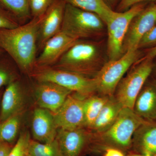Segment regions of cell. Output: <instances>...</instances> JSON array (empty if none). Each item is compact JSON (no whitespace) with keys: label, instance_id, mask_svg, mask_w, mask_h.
Returning a JSON list of instances; mask_svg holds the SVG:
<instances>
[{"label":"cell","instance_id":"32","mask_svg":"<svg viewBox=\"0 0 156 156\" xmlns=\"http://www.w3.org/2000/svg\"><path fill=\"white\" fill-rule=\"evenodd\" d=\"M103 156H126V154L122 151L115 148H108L105 151Z\"/></svg>","mask_w":156,"mask_h":156},{"label":"cell","instance_id":"18","mask_svg":"<svg viewBox=\"0 0 156 156\" xmlns=\"http://www.w3.org/2000/svg\"><path fill=\"white\" fill-rule=\"evenodd\" d=\"M133 111L144 119L156 121V81L151 77L137 95Z\"/></svg>","mask_w":156,"mask_h":156},{"label":"cell","instance_id":"22","mask_svg":"<svg viewBox=\"0 0 156 156\" xmlns=\"http://www.w3.org/2000/svg\"><path fill=\"white\" fill-rule=\"evenodd\" d=\"M22 122V113L0 122V141L12 144L17 141Z\"/></svg>","mask_w":156,"mask_h":156},{"label":"cell","instance_id":"38","mask_svg":"<svg viewBox=\"0 0 156 156\" xmlns=\"http://www.w3.org/2000/svg\"><path fill=\"white\" fill-rule=\"evenodd\" d=\"M1 53H2V50H1V49H0V55H1Z\"/></svg>","mask_w":156,"mask_h":156},{"label":"cell","instance_id":"35","mask_svg":"<svg viewBox=\"0 0 156 156\" xmlns=\"http://www.w3.org/2000/svg\"><path fill=\"white\" fill-rule=\"evenodd\" d=\"M126 156H156V155H152L148 154H140L136 153L132 151H130L128 152L127 154H126Z\"/></svg>","mask_w":156,"mask_h":156},{"label":"cell","instance_id":"24","mask_svg":"<svg viewBox=\"0 0 156 156\" xmlns=\"http://www.w3.org/2000/svg\"><path fill=\"white\" fill-rule=\"evenodd\" d=\"M28 153L34 156H63L56 138L46 143L30 139Z\"/></svg>","mask_w":156,"mask_h":156},{"label":"cell","instance_id":"11","mask_svg":"<svg viewBox=\"0 0 156 156\" xmlns=\"http://www.w3.org/2000/svg\"><path fill=\"white\" fill-rule=\"evenodd\" d=\"M93 132L85 128L72 130L57 129L56 139L63 156L90 155Z\"/></svg>","mask_w":156,"mask_h":156},{"label":"cell","instance_id":"27","mask_svg":"<svg viewBox=\"0 0 156 156\" xmlns=\"http://www.w3.org/2000/svg\"><path fill=\"white\" fill-rule=\"evenodd\" d=\"M20 25L15 17L0 9V29L14 28Z\"/></svg>","mask_w":156,"mask_h":156},{"label":"cell","instance_id":"30","mask_svg":"<svg viewBox=\"0 0 156 156\" xmlns=\"http://www.w3.org/2000/svg\"><path fill=\"white\" fill-rule=\"evenodd\" d=\"M156 0H121L115 11L122 12L127 11L136 4L144 2H155Z\"/></svg>","mask_w":156,"mask_h":156},{"label":"cell","instance_id":"8","mask_svg":"<svg viewBox=\"0 0 156 156\" xmlns=\"http://www.w3.org/2000/svg\"><path fill=\"white\" fill-rule=\"evenodd\" d=\"M148 2L136 4L127 11H115L106 23L107 53L108 60L118 59L123 56V44L132 20L146 7Z\"/></svg>","mask_w":156,"mask_h":156},{"label":"cell","instance_id":"37","mask_svg":"<svg viewBox=\"0 0 156 156\" xmlns=\"http://www.w3.org/2000/svg\"><path fill=\"white\" fill-rule=\"evenodd\" d=\"M26 156H34L33 155H32L31 154L29 153H27V154Z\"/></svg>","mask_w":156,"mask_h":156},{"label":"cell","instance_id":"26","mask_svg":"<svg viewBox=\"0 0 156 156\" xmlns=\"http://www.w3.org/2000/svg\"><path fill=\"white\" fill-rule=\"evenodd\" d=\"M56 0H29L31 15L33 18L42 17Z\"/></svg>","mask_w":156,"mask_h":156},{"label":"cell","instance_id":"31","mask_svg":"<svg viewBox=\"0 0 156 156\" xmlns=\"http://www.w3.org/2000/svg\"><path fill=\"white\" fill-rule=\"evenodd\" d=\"M13 146L8 143L0 141V156H9Z\"/></svg>","mask_w":156,"mask_h":156},{"label":"cell","instance_id":"4","mask_svg":"<svg viewBox=\"0 0 156 156\" xmlns=\"http://www.w3.org/2000/svg\"><path fill=\"white\" fill-rule=\"evenodd\" d=\"M61 30L76 40H99L107 34L106 24L99 16L68 4Z\"/></svg>","mask_w":156,"mask_h":156},{"label":"cell","instance_id":"33","mask_svg":"<svg viewBox=\"0 0 156 156\" xmlns=\"http://www.w3.org/2000/svg\"><path fill=\"white\" fill-rule=\"evenodd\" d=\"M156 57V46L150 48H148L146 52V54L141 59H154Z\"/></svg>","mask_w":156,"mask_h":156},{"label":"cell","instance_id":"15","mask_svg":"<svg viewBox=\"0 0 156 156\" xmlns=\"http://www.w3.org/2000/svg\"><path fill=\"white\" fill-rule=\"evenodd\" d=\"M1 101L0 122L22 113L26 104V98L21 83L16 80L7 86Z\"/></svg>","mask_w":156,"mask_h":156},{"label":"cell","instance_id":"39","mask_svg":"<svg viewBox=\"0 0 156 156\" xmlns=\"http://www.w3.org/2000/svg\"><path fill=\"white\" fill-rule=\"evenodd\" d=\"M1 94H0V101H1Z\"/></svg>","mask_w":156,"mask_h":156},{"label":"cell","instance_id":"19","mask_svg":"<svg viewBox=\"0 0 156 156\" xmlns=\"http://www.w3.org/2000/svg\"><path fill=\"white\" fill-rule=\"evenodd\" d=\"M123 108L114 95L110 96L102 108L91 131L95 133L105 131L115 122Z\"/></svg>","mask_w":156,"mask_h":156},{"label":"cell","instance_id":"9","mask_svg":"<svg viewBox=\"0 0 156 156\" xmlns=\"http://www.w3.org/2000/svg\"><path fill=\"white\" fill-rule=\"evenodd\" d=\"M87 98L76 92L70 94L58 110L53 113L57 129L84 128V104Z\"/></svg>","mask_w":156,"mask_h":156},{"label":"cell","instance_id":"12","mask_svg":"<svg viewBox=\"0 0 156 156\" xmlns=\"http://www.w3.org/2000/svg\"><path fill=\"white\" fill-rule=\"evenodd\" d=\"M73 92L58 84L48 81H37L34 95L38 105L53 113L56 112Z\"/></svg>","mask_w":156,"mask_h":156},{"label":"cell","instance_id":"13","mask_svg":"<svg viewBox=\"0 0 156 156\" xmlns=\"http://www.w3.org/2000/svg\"><path fill=\"white\" fill-rule=\"evenodd\" d=\"M77 41L60 31L45 43L35 68L53 66Z\"/></svg>","mask_w":156,"mask_h":156},{"label":"cell","instance_id":"17","mask_svg":"<svg viewBox=\"0 0 156 156\" xmlns=\"http://www.w3.org/2000/svg\"><path fill=\"white\" fill-rule=\"evenodd\" d=\"M131 151L156 156V121L146 120L136 129L132 137Z\"/></svg>","mask_w":156,"mask_h":156},{"label":"cell","instance_id":"25","mask_svg":"<svg viewBox=\"0 0 156 156\" xmlns=\"http://www.w3.org/2000/svg\"><path fill=\"white\" fill-rule=\"evenodd\" d=\"M31 138L27 131L21 132L8 156H26Z\"/></svg>","mask_w":156,"mask_h":156},{"label":"cell","instance_id":"28","mask_svg":"<svg viewBox=\"0 0 156 156\" xmlns=\"http://www.w3.org/2000/svg\"><path fill=\"white\" fill-rule=\"evenodd\" d=\"M156 46V24L143 37L138 46V49L152 48Z\"/></svg>","mask_w":156,"mask_h":156},{"label":"cell","instance_id":"10","mask_svg":"<svg viewBox=\"0 0 156 156\" xmlns=\"http://www.w3.org/2000/svg\"><path fill=\"white\" fill-rule=\"evenodd\" d=\"M156 24V4L150 2L131 20L123 44V53L138 49L143 37Z\"/></svg>","mask_w":156,"mask_h":156},{"label":"cell","instance_id":"3","mask_svg":"<svg viewBox=\"0 0 156 156\" xmlns=\"http://www.w3.org/2000/svg\"><path fill=\"white\" fill-rule=\"evenodd\" d=\"M146 120L132 109L123 108L109 128L100 133L92 132L90 155H102L108 148L116 149L127 154L131 151L134 132Z\"/></svg>","mask_w":156,"mask_h":156},{"label":"cell","instance_id":"34","mask_svg":"<svg viewBox=\"0 0 156 156\" xmlns=\"http://www.w3.org/2000/svg\"><path fill=\"white\" fill-rule=\"evenodd\" d=\"M107 5L112 9L115 11V8H116L121 0H104Z\"/></svg>","mask_w":156,"mask_h":156},{"label":"cell","instance_id":"21","mask_svg":"<svg viewBox=\"0 0 156 156\" xmlns=\"http://www.w3.org/2000/svg\"><path fill=\"white\" fill-rule=\"evenodd\" d=\"M110 97L97 93L85 99L84 104V128L91 130Z\"/></svg>","mask_w":156,"mask_h":156},{"label":"cell","instance_id":"14","mask_svg":"<svg viewBox=\"0 0 156 156\" xmlns=\"http://www.w3.org/2000/svg\"><path fill=\"white\" fill-rule=\"evenodd\" d=\"M66 3L56 0L42 17L39 26L38 49L41 50L45 43L61 31Z\"/></svg>","mask_w":156,"mask_h":156},{"label":"cell","instance_id":"23","mask_svg":"<svg viewBox=\"0 0 156 156\" xmlns=\"http://www.w3.org/2000/svg\"><path fill=\"white\" fill-rule=\"evenodd\" d=\"M0 3L11 12L20 23L21 22L24 24L30 17L29 0H0Z\"/></svg>","mask_w":156,"mask_h":156},{"label":"cell","instance_id":"1","mask_svg":"<svg viewBox=\"0 0 156 156\" xmlns=\"http://www.w3.org/2000/svg\"><path fill=\"white\" fill-rule=\"evenodd\" d=\"M41 19L33 18L15 28L0 29V48L9 53L22 71L30 74L35 67Z\"/></svg>","mask_w":156,"mask_h":156},{"label":"cell","instance_id":"20","mask_svg":"<svg viewBox=\"0 0 156 156\" xmlns=\"http://www.w3.org/2000/svg\"><path fill=\"white\" fill-rule=\"evenodd\" d=\"M66 4L97 14L105 24L113 16L115 11L112 10L104 0H64Z\"/></svg>","mask_w":156,"mask_h":156},{"label":"cell","instance_id":"40","mask_svg":"<svg viewBox=\"0 0 156 156\" xmlns=\"http://www.w3.org/2000/svg\"><path fill=\"white\" fill-rule=\"evenodd\" d=\"M155 3H156V2H155Z\"/></svg>","mask_w":156,"mask_h":156},{"label":"cell","instance_id":"7","mask_svg":"<svg viewBox=\"0 0 156 156\" xmlns=\"http://www.w3.org/2000/svg\"><path fill=\"white\" fill-rule=\"evenodd\" d=\"M153 65V59H140L120 81L113 95L123 107L133 110L137 95L150 77Z\"/></svg>","mask_w":156,"mask_h":156},{"label":"cell","instance_id":"6","mask_svg":"<svg viewBox=\"0 0 156 156\" xmlns=\"http://www.w3.org/2000/svg\"><path fill=\"white\" fill-rule=\"evenodd\" d=\"M37 81H48L58 84L86 98L97 94L95 79L53 66L35 68L30 74Z\"/></svg>","mask_w":156,"mask_h":156},{"label":"cell","instance_id":"29","mask_svg":"<svg viewBox=\"0 0 156 156\" xmlns=\"http://www.w3.org/2000/svg\"><path fill=\"white\" fill-rule=\"evenodd\" d=\"M16 80V75L8 67L0 64V89Z\"/></svg>","mask_w":156,"mask_h":156},{"label":"cell","instance_id":"2","mask_svg":"<svg viewBox=\"0 0 156 156\" xmlns=\"http://www.w3.org/2000/svg\"><path fill=\"white\" fill-rule=\"evenodd\" d=\"M108 60L103 41L78 40L52 66L94 79Z\"/></svg>","mask_w":156,"mask_h":156},{"label":"cell","instance_id":"16","mask_svg":"<svg viewBox=\"0 0 156 156\" xmlns=\"http://www.w3.org/2000/svg\"><path fill=\"white\" fill-rule=\"evenodd\" d=\"M57 129L52 112L41 108L34 111L32 132L34 140L46 143L56 139Z\"/></svg>","mask_w":156,"mask_h":156},{"label":"cell","instance_id":"5","mask_svg":"<svg viewBox=\"0 0 156 156\" xmlns=\"http://www.w3.org/2000/svg\"><path fill=\"white\" fill-rule=\"evenodd\" d=\"M143 56L140 50L137 49L128 51L116 60H108L95 78L97 94L113 95L121 80Z\"/></svg>","mask_w":156,"mask_h":156},{"label":"cell","instance_id":"36","mask_svg":"<svg viewBox=\"0 0 156 156\" xmlns=\"http://www.w3.org/2000/svg\"><path fill=\"white\" fill-rule=\"evenodd\" d=\"M151 78L156 81V63L154 62L153 67L150 76Z\"/></svg>","mask_w":156,"mask_h":156}]
</instances>
